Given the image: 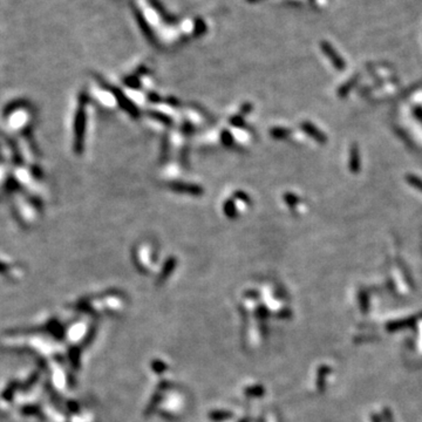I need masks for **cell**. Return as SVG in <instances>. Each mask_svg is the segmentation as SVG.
I'll use <instances>...</instances> for the list:
<instances>
[{
  "instance_id": "7a4b0ae2",
  "label": "cell",
  "mask_w": 422,
  "mask_h": 422,
  "mask_svg": "<svg viewBox=\"0 0 422 422\" xmlns=\"http://www.w3.org/2000/svg\"><path fill=\"white\" fill-rule=\"evenodd\" d=\"M4 270H6V265H4L2 263H0V271H4Z\"/></svg>"
},
{
  "instance_id": "6da1fadb",
  "label": "cell",
  "mask_w": 422,
  "mask_h": 422,
  "mask_svg": "<svg viewBox=\"0 0 422 422\" xmlns=\"http://www.w3.org/2000/svg\"><path fill=\"white\" fill-rule=\"evenodd\" d=\"M25 106H26L25 102H23V101H19V100H17V101L11 102V104H8V105L6 106V107H5V109H4V116H8V115H11L12 113H14V111L18 110V109H20V108L25 107Z\"/></svg>"
}]
</instances>
